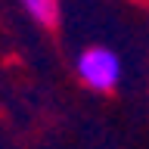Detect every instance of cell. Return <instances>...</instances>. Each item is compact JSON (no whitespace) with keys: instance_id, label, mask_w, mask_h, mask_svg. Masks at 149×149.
<instances>
[{"instance_id":"cell-1","label":"cell","mask_w":149,"mask_h":149,"mask_svg":"<svg viewBox=\"0 0 149 149\" xmlns=\"http://www.w3.org/2000/svg\"><path fill=\"white\" fill-rule=\"evenodd\" d=\"M74 72L90 90L112 93L121 81V59L109 47H87L74 59Z\"/></svg>"},{"instance_id":"cell-2","label":"cell","mask_w":149,"mask_h":149,"mask_svg":"<svg viewBox=\"0 0 149 149\" xmlns=\"http://www.w3.org/2000/svg\"><path fill=\"white\" fill-rule=\"evenodd\" d=\"M22 6L37 25H44V28L59 25V0H22Z\"/></svg>"}]
</instances>
